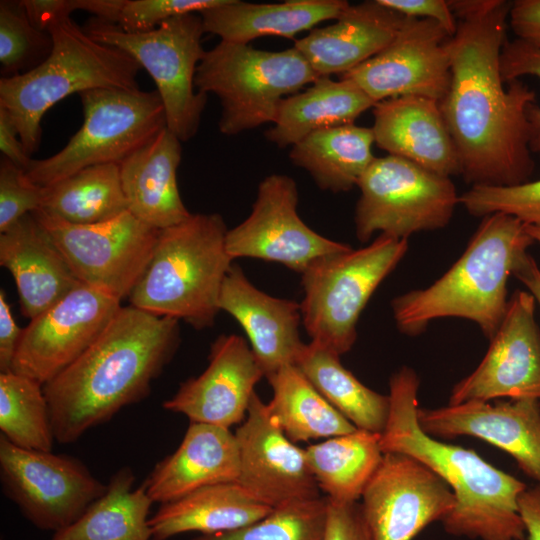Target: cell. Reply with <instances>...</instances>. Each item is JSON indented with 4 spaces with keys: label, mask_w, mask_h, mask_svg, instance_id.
I'll return each instance as SVG.
<instances>
[{
    "label": "cell",
    "mask_w": 540,
    "mask_h": 540,
    "mask_svg": "<svg viewBox=\"0 0 540 540\" xmlns=\"http://www.w3.org/2000/svg\"><path fill=\"white\" fill-rule=\"evenodd\" d=\"M179 138L167 127L119 164L128 211L162 230L190 217L177 185Z\"/></svg>",
    "instance_id": "27"
},
{
    "label": "cell",
    "mask_w": 540,
    "mask_h": 540,
    "mask_svg": "<svg viewBox=\"0 0 540 540\" xmlns=\"http://www.w3.org/2000/svg\"><path fill=\"white\" fill-rule=\"evenodd\" d=\"M0 481L29 522L53 533L77 520L107 488L78 458L23 449L3 436Z\"/></svg>",
    "instance_id": "13"
},
{
    "label": "cell",
    "mask_w": 540,
    "mask_h": 540,
    "mask_svg": "<svg viewBox=\"0 0 540 540\" xmlns=\"http://www.w3.org/2000/svg\"><path fill=\"white\" fill-rule=\"evenodd\" d=\"M525 229L527 233L532 237L534 242L536 241L540 243V227L525 224Z\"/></svg>",
    "instance_id": "52"
},
{
    "label": "cell",
    "mask_w": 540,
    "mask_h": 540,
    "mask_svg": "<svg viewBox=\"0 0 540 540\" xmlns=\"http://www.w3.org/2000/svg\"><path fill=\"white\" fill-rule=\"evenodd\" d=\"M457 31L448 41L451 80L439 103L461 174L472 186L528 181L535 163L527 110L536 93L515 79L505 88L500 57L512 2L450 0Z\"/></svg>",
    "instance_id": "1"
},
{
    "label": "cell",
    "mask_w": 540,
    "mask_h": 540,
    "mask_svg": "<svg viewBox=\"0 0 540 540\" xmlns=\"http://www.w3.org/2000/svg\"><path fill=\"white\" fill-rule=\"evenodd\" d=\"M83 28L98 42L129 54L149 73L164 106L167 128L181 142L196 135L207 102V94L195 87L196 70L206 52L199 14L180 15L141 33L126 32L96 17Z\"/></svg>",
    "instance_id": "10"
},
{
    "label": "cell",
    "mask_w": 540,
    "mask_h": 540,
    "mask_svg": "<svg viewBox=\"0 0 540 540\" xmlns=\"http://www.w3.org/2000/svg\"><path fill=\"white\" fill-rule=\"evenodd\" d=\"M518 509L528 539L540 540V484L522 492Z\"/></svg>",
    "instance_id": "50"
},
{
    "label": "cell",
    "mask_w": 540,
    "mask_h": 540,
    "mask_svg": "<svg viewBox=\"0 0 540 540\" xmlns=\"http://www.w3.org/2000/svg\"><path fill=\"white\" fill-rule=\"evenodd\" d=\"M345 0H287L248 3L226 0L199 13L204 31L222 41L249 44L265 36L292 38L326 20H336L348 8Z\"/></svg>",
    "instance_id": "28"
},
{
    "label": "cell",
    "mask_w": 540,
    "mask_h": 540,
    "mask_svg": "<svg viewBox=\"0 0 540 540\" xmlns=\"http://www.w3.org/2000/svg\"><path fill=\"white\" fill-rule=\"evenodd\" d=\"M450 38L434 20L405 17L382 51L342 77L354 82L374 103L411 95L440 103L451 80Z\"/></svg>",
    "instance_id": "16"
},
{
    "label": "cell",
    "mask_w": 540,
    "mask_h": 540,
    "mask_svg": "<svg viewBox=\"0 0 540 540\" xmlns=\"http://www.w3.org/2000/svg\"><path fill=\"white\" fill-rule=\"evenodd\" d=\"M40 211L76 225L105 222L127 212L119 164L90 166L46 187Z\"/></svg>",
    "instance_id": "36"
},
{
    "label": "cell",
    "mask_w": 540,
    "mask_h": 540,
    "mask_svg": "<svg viewBox=\"0 0 540 540\" xmlns=\"http://www.w3.org/2000/svg\"><path fill=\"white\" fill-rule=\"evenodd\" d=\"M273 390L271 414L292 442L331 438L357 428L341 415L294 365L266 377Z\"/></svg>",
    "instance_id": "35"
},
{
    "label": "cell",
    "mask_w": 540,
    "mask_h": 540,
    "mask_svg": "<svg viewBox=\"0 0 540 540\" xmlns=\"http://www.w3.org/2000/svg\"><path fill=\"white\" fill-rule=\"evenodd\" d=\"M53 49L35 69L0 78V107L14 122L31 157L41 140V121L56 103L92 89H139L138 62L126 52L92 38L71 17L49 29Z\"/></svg>",
    "instance_id": "6"
},
{
    "label": "cell",
    "mask_w": 540,
    "mask_h": 540,
    "mask_svg": "<svg viewBox=\"0 0 540 540\" xmlns=\"http://www.w3.org/2000/svg\"><path fill=\"white\" fill-rule=\"evenodd\" d=\"M226 0H124L117 24L126 32L141 33L156 29L174 17L200 13Z\"/></svg>",
    "instance_id": "42"
},
{
    "label": "cell",
    "mask_w": 540,
    "mask_h": 540,
    "mask_svg": "<svg viewBox=\"0 0 540 540\" xmlns=\"http://www.w3.org/2000/svg\"><path fill=\"white\" fill-rule=\"evenodd\" d=\"M46 187L31 182L25 170L5 157L0 161V233L23 216L40 210Z\"/></svg>",
    "instance_id": "41"
},
{
    "label": "cell",
    "mask_w": 540,
    "mask_h": 540,
    "mask_svg": "<svg viewBox=\"0 0 540 540\" xmlns=\"http://www.w3.org/2000/svg\"><path fill=\"white\" fill-rule=\"evenodd\" d=\"M327 520L322 540H371L358 502H337L327 497Z\"/></svg>",
    "instance_id": "45"
},
{
    "label": "cell",
    "mask_w": 540,
    "mask_h": 540,
    "mask_svg": "<svg viewBox=\"0 0 540 540\" xmlns=\"http://www.w3.org/2000/svg\"><path fill=\"white\" fill-rule=\"evenodd\" d=\"M239 450L229 428L190 422L178 448L159 461L143 482L152 501L163 504L199 488L236 482Z\"/></svg>",
    "instance_id": "25"
},
{
    "label": "cell",
    "mask_w": 540,
    "mask_h": 540,
    "mask_svg": "<svg viewBox=\"0 0 540 540\" xmlns=\"http://www.w3.org/2000/svg\"><path fill=\"white\" fill-rule=\"evenodd\" d=\"M420 427L430 436H471L512 456L520 469L540 484V401L516 399L490 404L470 401L418 409Z\"/></svg>",
    "instance_id": "21"
},
{
    "label": "cell",
    "mask_w": 540,
    "mask_h": 540,
    "mask_svg": "<svg viewBox=\"0 0 540 540\" xmlns=\"http://www.w3.org/2000/svg\"><path fill=\"white\" fill-rule=\"evenodd\" d=\"M135 480L129 466L118 469L104 494L50 540H152L149 512L154 502L144 483L134 487Z\"/></svg>",
    "instance_id": "31"
},
{
    "label": "cell",
    "mask_w": 540,
    "mask_h": 540,
    "mask_svg": "<svg viewBox=\"0 0 540 540\" xmlns=\"http://www.w3.org/2000/svg\"><path fill=\"white\" fill-rule=\"evenodd\" d=\"M405 17L378 0L350 4L335 23L311 30L294 47L318 76L344 75L382 51Z\"/></svg>",
    "instance_id": "26"
},
{
    "label": "cell",
    "mask_w": 540,
    "mask_h": 540,
    "mask_svg": "<svg viewBox=\"0 0 540 540\" xmlns=\"http://www.w3.org/2000/svg\"><path fill=\"white\" fill-rule=\"evenodd\" d=\"M459 204L476 217L500 212L540 227V180L514 186H471L460 195Z\"/></svg>",
    "instance_id": "40"
},
{
    "label": "cell",
    "mask_w": 540,
    "mask_h": 540,
    "mask_svg": "<svg viewBox=\"0 0 540 540\" xmlns=\"http://www.w3.org/2000/svg\"><path fill=\"white\" fill-rule=\"evenodd\" d=\"M227 227L218 213L191 214L159 232L152 258L128 297L143 311L211 327L222 283L233 259L226 250Z\"/></svg>",
    "instance_id": "5"
},
{
    "label": "cell",
    "mask_w": 540,
    "mask_h": 540,
    "mask_svg": "<svg viewBox=\"0 0 540 540\" xmlns=\"http://www.w3.org/2000/svg\"><path fill=\"white\" fill-rule=\"evenodd\" d=\"M83 123L56 154L32 159L28 179L51 186L90 166L120 164L167 127L156 90L102 88L79 94Z\"/></svg>",
    "instance_id": "9"
},
{
    "label": "cell",
    "mask_w": 540,
    "mask_h": 540,
    "mask_svg": "<svg viewBox=\"0 0 540 540\" xmlns=\"http://www.w3.org/2000/svg\"><path fill=\"white\" fill-rule=\"evenodd\" d=\"M52 49L51 35L32 24L21 0L0 1L1 77H14L35 69Z\"/></svg>",
    "instance_id": "39"
},
{
    "label": "cell",
    "mask_w": 540,
    "mask_h": 540,
    "mask_svg": "<svg viewBox=\"0 0 540 540\" xmlns=\"http://www.w3.org/2000/svg\"><path fill=\"white\" fill-rule=\"evenodd\" d=\"M512 275L520 280L540 306V269L528 252L516 264Z\"/></svg>",
    "instance_id": "51"
},
{
    "label": "cell",
    "mask_w": 540,
    "mask_h": 540,
    "mask_svg": "<svg viewBox=\"0 0 540 540\" xmlns=\"http://www.w3.org/2000/svg\"><path fill=\"white\" fill-rule=\"evenodd\" d=\"M408 250V239L380 234L363 248L321 257L301 274L303 325L315 342L338 355L351 350L360 314Z\"/></svg>",
    "instance_id": "8"
},
{
    "label": "cell",
    "mask_w": 540,
    "mask_h": 540,
    "mask_svg": "<svg viewBox=\"0 0 540 540\" xmlns=\"http://www.w3.org/2000/svg\"><path fill=\"white\" fill-rule=\"evenodd\" d=\"M234 434L239 450L236 482L251 498L274 509L321 497L305 450L287 438L256 393Z\"/></svg>",
    "instance_id": "19"
},
{
    "label": "cell",
    "mask_w": 540,
    "mask_h": 540,
    "mask_svg": "<svg viewBox=\"0 0 540 540\" xmlns=\"http://www.w3.org/2000/svg\"><path fill=\"white\" fill-rule=\"evenodd\" d=\"M357 186L355 232L361 242L374 233L408 239L414 233L444 228L459 204L450 177L407 159L375 157Z\"/></svg>",
    "instance_id": "11"
},
{
    "label": "cell",
    "mask_w": 540,
    "mask_h": 540,
    "mask_svg": "<svg viewBox=\"0 0 540 540\" xmlns=\"http://www.w3.org/2000/svg\"><path fill=\"white\" fill-rule=\"evenodd\" d=\"M501 73L505 82L530 75L540 79V49L516 38L506 41L500 57ZM529 148L540 156V107L532 104L527 110Z\"/></svg>",
    "instance_id": "43"
},
{
    "label": "cell",
    "mask_w": 540,
    "mask_h": 540,
    "mask_svg": "<svg viewBox=\"0 0 540 540\" xmlns=\"http://www.w3.org/2000/svg\"><path fill=\"white\" fill-rule=\"evenodd\" d=\"M385 7L406 17L424 18L439 23L452 37L457 19L446 0H378Z\"/></svg>",
    "instance_id": "46"
},
{
    "label": "cell",
    "mask_w": 540,
    "mask_h": 540,
    "mask_svg": "<svg viewBox=\"0 0 540 540\" xmlns=\"http://www.w3.org/2000/svg\"><path fill=\"white\" fill-rule=\"evenodd\" d=\"M33 213L78 281L120 301L144 274L160 232L129 211L90 225L71 224L40 210Z\"/></svg>",
    "instance_id": "12"
},
{
    "label": "cell",
    "mask_w": 540,
    "mask_h": 540,
    "mask_svg": "<svg viewBox=\"0 0 540 540\" xmlns=\"http://www.w3.org/2000/svg\"><path fill=\"white\" fill-rule=\"evenodd\" d=\"M294 365L314 388L357 429L381 434L389 414V397L362 384L340 355L315 343L303 344Z\"/></svg>",
    "instance_id": "33"
},
{
    "label": "cell",
    "mask_w": 540,
    "mask_h": 540,
    "mask_svg": "<svg viewBox=\"0 0 540 540\" xmlns=\"http://www.w3.org/2000/svg\"><path fill=\"white\" fill-rule=\"evenodd\" d=\"M374 143L371 128L349 124L308 135L291 147L289 158L320 189L345 192L357 186L374 160Z\"/></svg>",
    "instance_id": "32"
},
{
    "label": "cell",
    "mask_w": 540,
    "mask_h": 540,
    "mask_svg": "<svg viewBox=\"0 0 540 540\" xmlns=\"http://www.w3.org/2000/svg\"><path fill=\"white\" fill-rule=\"evenodd\" d=\"M419 383L410 367L391 376L389 414L380 434L382 452L415 458L448 485L455 506L442 521L447 533L479 540H524L518 499L526 485L473 450L428 435L418 421Z\"/></svg>",
    "instance_id": "3"
},
{
    "label": "cell",
    "mask_w": 540,
    "mask_h": 540,
    "mask_svg": "<svg viewBox=\"0 0 540 540\" xmlns=\"http://www.w3.org/2000/svg\"><path fill=\"white\" fill-rule=\"evenodd\" d=\"M372 109L374 142L388 155L442 176L461 174L438 101L411 95L377 102Z\"/></svg>",
    "instance_id": "23"
},
{
    "label": "cell",
    "mask_w": 540,
    "mask_h": 540,
    "mask_svg": "<svg viewBox=\"0 0 540 540\" xmlns=\"http://www.w3.org/2000/svg\"><path fill=\"white\" fill-rule=\"evenodd\" d=\"M32 24L42 31L76 10L116 23L124 0H21Z\"/></svg>",
    "instance_id": "44"
},
{
    "label": "cell",
    "mask_w": 540,
    "mask_h": 540,
    "mask_svg": "<svg viewBox=\"0 0 540 540\" xmlns=\"http://www.w3.org/2000/svg\"><path fill=\"white\" fill-rule=\"evenodd\" d=\"M304 450L319 489L337 502H357L384 455L380 434L361 429Z\"/></svg>",
    "instance_id": "34"
},
{
    "label": "cell",
    "mask_w": 540,
    "mask_h": 540,
    "mask_svg": "<svg viewBox=\"0 0 540 540\" xmlns=\"http://www.w3.org/2000/svg\"><path fill=\"white\" fill-rule=\"evenodd\" d=\"M509 23L518 39L540 49V0L512 1Z\"/></svg>",
    "instance_id": "47"
},
{
    "label": "cell",
    "mask_w": 540,
    "mask_h": 540,
    "mask_svg": "<svg viewBox=\"0 0 540 540\" xmlns=\"http://www.w3.org/2000/svg\"><path fill=\"white\" fill-rule=\"evenodd\" d=\"M318 77L295 47L266 51L221 40L200 61L195 87L218 97L219 131L232 136L273 124L281 100Z\"/></svg>",
    "instance_id": "7"
},
{
    "label": "cell",
    "mask_w": 540,
    "mask_h": 540,
    "mask_svg": "<svg viewBox=\"0 0 540 540\" xmlns=\"http://www.w3.org/2000/svg\"><path fill=\"white\" fill-rule=\"evenodd\" d=\"M121 307L120 300L79 284L23 328L11 372L46 384L98 339Z\"/></svg>",
    "instance_id": "15"
},
{
    "label": "cell",
    "mask_w": 540,
    "mask_h": 540,
    "mask_svg": "<svg viewBox=\"0 0 540 540\" xmlns=\"http://www.w3.org/2000/svg\"><path fill=\"white\" fill-rule=\"evenodd\" d=\"M374 105L351 80L319 76L305 91L281 100L265 136L280 148L292 147L316 131L354 124Z\"/></svg>",
    "instance_id": "30"
},
{
    "label": "cell",
    "mask_w": 540,
    "mask_h": 540,
    "mask_svg": "<svg viewBox=\"0 0 540 540\" xmlns=\"http://www.w3.org/2000/svg\"><path fill=\"white\" fill-rule=\"evenodd\" d=\"M219 310L234 317L245 331L265 377L294 364L304 344L299 337L300 304L257 289L237 264L222 283Z\"/></svg>",
    "instance_id": "22"
},
{
    "label": "cell",
    "mask_w": 540,
    "mask_h": 540,
    "mask_svg": "<svg viewBox=\"0 0 540 540\" xmlns=\"http://www.w3.org/2000/svg\"><path fill=\"white\" fill-rule=\"evenodd\" d=\"M273 508L251 498L237 482L199 488L160 504L149 519L152 540H168L179 534H215L254 523Z\"/></svg>",
    "instance_id": "29"
},
{
    "label": "cell",
    "mask_w": 540,
    "mask_h": 540,
    "mask_svg": "<svg viewBox=\"0 0 540 540\" xmlns=\"http://www.w3.org/2000/svg\"><path fill=\"white\" fill-rule=\"evenodd\" d=\"M207 368L182 382L162 407L190 422L229 428L244 421L255 386L265 377L243 337L220 335L212 344Z\"/></svg>",
    "instance_id": "20"
},
{
    "label": "cell",
    "mask_w": 540,
    "mask_h": 540,
    "mask_svg": "<svg viewBox=\"0 0 540 540\" xmlns=\"http://www.w3.org/2000/svg\"><path fill=\"white\" fill-rule=\"evenodd\" d=\"M0 265L13 276L21 312L30 320L81 284L34 213L0 234Z\"/></svg>",
    "instance_id": "24"
},
{
    "label": "cell",
    "mask_w": 540,
    "mask_h": 540,
    "mask_svg": "<svg viewBox=\"0 0 540 540\" xmlns=\"http://www.w3.org/2000/svg\"><path fill=\"white\" fill-rule=\"evenodd\" d=\"M533 242L516 217L500 212L484 216L464 253L443 276L392 300L397 328L415 336L434 319L459 317L475 322L491 340L506 311L507 280Z\"/></svg>",
    "instance_id": "4"
},
{
    "label": "cell",
    "mask_w": 540,
    "mask_h": 540,
    "mask_svg": "<svg viewBox=\"0 0 540 540\" xmlns=\"http://www.w3.org/2000/svg\"><path fill=\"white\" fill-rule=\"evenodd\" d=\"M23 329L19 328L7 302L5 291H0V373L11 372Z\"/></svg>",
    "instance_id": "48"
},
{
    "label": "cell",
    "mask_w": 540,
    "mask_h": 540,
    "mask_svg": "<svg viewBox=\"0 0 540 540\" xmlns=\"http://www.w3.org/2000/svg\"><path fill=\"white\" fill-rule=\"evenodd\" d=\"M361 498L371 540H413L455 506L452 490L437 474L400 453H384Z\"/></svg>",
    "instance_id": "17"
},
{
    "label": "cell",
    "mask_w": 540,
    "mask_h": 540,
    "mask_svg": "<svg viewBox=\"0 0 540 540\" xmlns=\"http://www.w3.org/2000/svg\"><path fill=\"white\" fill-rule=\"evenodd\" d=\"M297 204L298 190L292 178L282 174L264 178L250 215L227 231L229 256L276 262L302 273L315 260L352 248L308 227L297 213Z\"/></svg>",
    "instance_id": "14"
},
{
    "label": "cell",
    "mask_w": 540,
    "mask_h": 540,
    "mask_svg": "<svg viewBox=\"0 0 540 540\" xmlns=\"http://www.w3.org/2000/svg\"><path fill=\"white\" fill-rule=\"evenodd\" d=\"M327 497L293 502L274 508L247 526L191 540H322L327 520Z\"/></svg>",
    "instance_id": "38"
},
{
    "label": "cell",
    "mask_w": 540,
    "mask_h": 540,
    "mask_svg": "<svg viewBox=\"0 0 540 540\" xmlns=\"http://www.w3.org/2000/svg\"><path fill=\"white\" fill-rule=\"evenodd\" d=\"M179 344V320L121 307L98 339L43 385L56 441L73 443L145 399Z\"/></svg>",
    "instance_id": "2"
},
{
    "label": "cell",
    "mask_w": 540,
    "mask_h": 540,
    "mask_svg": "<svg viewBox=\"0 0 540 540\" xmlns=\"http://www.w3.org/2000/svg\"><path fill=\"white\" fill-rule=\"evenodd\" d=\"M0 431L17 447L52 451L56 439L42 384L14 372L0 373Z\"/></svg>",
    "instance_id": "37"
},
{
    "label": "cell",
    "mask_w": 540,
    "mask_h": 540,
    "mask_svg": "<svg viewBox=\"0 0 540 540\" xmlns=\"http://www.w3.org/2000/svg\"><path fill=\"white\" fill-rule=\"evenodd\" d=\"M535 299L515 290L483 360L454 385L449 405L497 398L540 401V330Z\"/></svg>",
    "instance_id": "18"
},
{
    "label": "cell",
    "mask_w": 540,
    "mask_h": 540,
    "mask_svg": "<svg viewBox=\"0 0 540 540\" xmlns=\"http://www.w3.org/2000/svg\"><path fill=\"white\" fill-rule=\"evenodd\" d=\"M0 150L2 157L26 169L32 158L27 155L20 140L17 128L8 112L0 107Z\"/></svg>",
    "instance_id": "49"
}]
</instances>
